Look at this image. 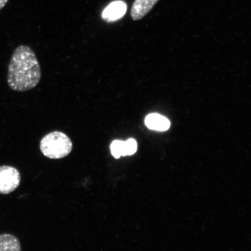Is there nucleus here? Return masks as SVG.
Here are the masks:
<instances>
[{
	"label": "nucleus",
	"instance_id": "obj_1",
	"mask_svg": "<svg viewBox=\"0 0 251 251\" xmlns=\"http://www.w3.org/2000/svg\"><path fill=\"white\" fill-rule=\"evenodd\" d=\"M42 71L35 53L30 47L21 45L14 50L9 61L8 85L15 92L32 90L40 82Z\"/></svg>",
	"mask_w": 251,
	"mask_h": 251
},
{
	"label": "nucleus",
	"instance_id": "obj_2",
	"mask_svg": "<svg viewBox=\"0 0 251 251\" xmlns=\"http://www.w3.org/2000/svg\"><path fill=\"white\" fill-rule=\"evenodd\" d=\"M40 149L47 158L62 159L70 154L73 149V143L67 134L62 131H55L42 138Z\"/></svg>",
	"mask_w": 251,
	"mask_h": 251
},
{
	"label": "nucleus",
	"instance_id": "obj_3",
	"mask_svg": "<svg viewBox=\"0 0 251 251\" xmlns=\"http://www.w3.org/2000/svg\"><path fill=\"white\" fill-rule=\"evenodd\" d=\"M20 171L13 166H0V194L7 195L17 189L21 183Z\"/></svg>",
	"mask_w": 251,
	"mask_h": 251
},
{
	"label": "nucleus",
	"instance_id": "obj_4",
	"mask_svg": "<svg viewBox=\"0 0 251 251\" xmlns=\"http://www.w3.org/2000/svg\"><path fill=\"white\" fill-rule=\"evenodd\" d=\"M127 11V5L123 1H115L109 4L102 13L103 20L111 23L120 20Z\"/></svg>",
	"mask_w": 251,
	"mask_h": 251
},
{
	"label": "nucleus",
	"instance_id": "obj_5",
	"mask_svg": "<svg viewBox=\"0 0 251 251\" xmlns=\"http://www.w3.org/2000/svg\"><path fill=\"white\" fill-rule=\"evenodd\" d=\"M158 1L159 0H135L130 12L133 20H142Z\"/></svg>",
	"mask_w": 251,
	"mask_h": 251
},
{
	"label": "nucleus",
	"instance_id": "obj_6",
	"mask_svg": "<svg viewBox=\"0 0 251 251\" xmlns=\"http://www.w3.org/2000/svg\"><path fill=\"white\" fill-rule=\"evenodd\" d=\"M145 124L150 129L157 131H166L170 127L168 119L158 114H150L145 119Z\"/></svg>",
	"mask_w": 251,
	"mask_h": 251
},
{
	"label": "nucleus",
	"instance_id": "obj_7",
	"mask_svg": "<svg viewBox=\"0 0 251 251\" xmlns=\"http://www.w3.org/2000/svg\"><path fill=\"white\" fill-rule=\"evenodd\" d=\"M0 251H21L20 240L11 234H0Z\"/></svg>",
	"mask_w": 251,
	"mask_h": 251
},
{
	"label": "nucleus",
	"instance_id": "obj_8",
	"mask_svg": "<svg viewBox=\"0 0 251 251\" xmlns=\"http://www.w3.org/2000/svg\"><path fill=\"white\" fill-rule=\"evenodd\" d=\"M110 149L112 155L116 159H119L122 156H126L125 141L118 140L113 141L110 146Z\"/></svg>",
	"mask_w": 251,
	"mask_h": 251
},
{
	"label": "nucleus",
	"instance_id": "obj_9",
	"mask_svg": "<svg viewBox=\"0 0 251 251\" xmlns=\"http://www.w3.org/2000/svg\"><path fill=\"white\" fill-rule=\"evenodd\" d=\"M126 149V156L132 155L136 152L137 144L136 141L130 139L125 141Z\"/></svg>",
	"mask_w": 251,
	"mask_h": 251
},
{
	"label": "nucleus",
	"instance_id": "obj_10",
	"mask_svg": "<svg viewBox=\"0 0 251 251\" xmlns=\"http://www.w3.org/2000/svg\"><path fill=\"white\" fill-rule=\"evenodd\" d=\"M8 1V0H0V10L5 7Z\"/></svg>",
	"mask_w": 251,
	"mask_h": 251
}]
</instances>
